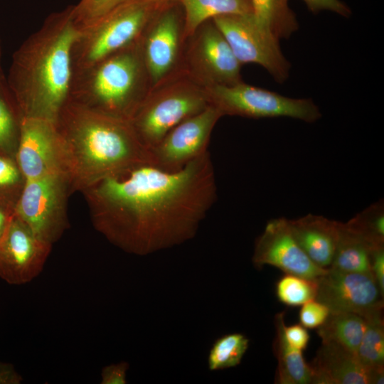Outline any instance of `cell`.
Wrapping results in <instances>:
<instances>
[{"mask_svg":"<svg viewBox=\"0 0 384 384\" xmlns=\"http://www.w3.org/2000/svg\"><path fill=\"white\" fill-rule=\"evenodd\" d=\"M81 193L95 229L122 250L144 256L192 239L217 199V183L207 151L180 170L142 164Z\"/></svg>","mask_w":384,"mask_h":384,"instance_id":"6da1fadb","label":"cell"},{"mask_svg":"<svg viewBox=\"0 0 384 384\" xmlns=\"http://www.w3.org/2000/svg\"><path fill=\"white\" fill-rule=\"evenodd\" d=\"M72 193L139 165L151 151L129 121L99 113L68 100L56 122Z\"/></svg>","mask_w":384,"mask_h":384,"instance_id":"7a4b0ae2","label":"cell"},{"mask_svg":"<svg viewBox=\"0 0 384 384\" xmlns=\"http://www.w3.org/2000/svg\"><path fill=\"white\" fill-rule=\"evenodd\" d=\"M80 30L69 6L49 15L18 52L14 92L21 118L56 123L70 98L72 53Z\"/></svg>","mask_w":384,"mask_h":384,"instance_id":"3957f363","label":"cell"},{"mask_svg":"<svg viewBox=\"0 0 384 384\" xmlns=\"http://www.w3.org/2000/svg\"><path fill=\"white\" fill-rule=\"evenodd\" d=\"M151 88L139 38L73 75L70 100L129 121Z\"/></svg>","mask_w":384,"mask_h":384,"instance_id":"277c9868","label":"cell"},{"mask_svg":"<svg viewBox=\"0 0 384 384\" xmlns=\"http://www.w3.org/2000/svg\"><path fill=\"white\" fill-rule=\"evenodd\" d=\"M209 105L207 89L183 71L151 88L129 122L151 151L172 128Z\"/></svg>","mask_w":384,"mask_h":384,"instance_id":"5b68a950","label":"cell"},{"mask_svg":"<svg viewBox=\"0 0 384 384\" xmlns=\"http://www.w3.org/2000/svg\"><path fill=\"white\" fill-rule=\"evenodd\" d=\"M159 8L130 0L80 28L72 53L73 75L137 41Z\"/></svg>","mask_w":384,"mask_h":384,"instance_id":"8992f818","label":"cell"},{"mask_svg":"<svg viewBox=\"0 0 384 384\" xmlns=\"http://www.w3.org/2000/svg\"><path fill=\"white\" fill-rule=\"evenodd\" d=\"M207 89L210 105L223 116L252 119L290 117L311 123L321 117L311 99H296L245 83L215 85Z\"/></svg>","mask_w":384,"mask_h":384,"instance_id":"52a82bcc","label":"cell"},{"mask_svg":"<svg viewBox=\"0 0 384 384\" xmlns=\"http://www.w3.org/2000/svg\"><path fill=\"white\" fill-rule=\"evenodd\" d=\"M71 193L63 174L26 180L14 214L36 236L53 245L70 226L68 200Z\"/></svg>","mask_w":384,"mask_h":384,"instance_id":"ba28073f","label":"cell"},{"mask_svg":"<svg viewBox=\"0 0 384 384\" xmlns=\"http://www.w3.org/2000/svg\"><path fill=\"white\" fill-rule=\"evenodd\" d=\"M175 3L159 8L139 38L151 88L184 71V15Z\"/></svg>","mask_w":384,"mask_h":384,"instance_id":"9c48e42d","label":"cell"},{"mask_svg":"<svg viewBox=\"0 0 384 384\" xmlns=\"http://www.w3.org/2000/svg\"><path fill=\"white\" fill-rule=\"evenodd\" d=\"M240 68L241 63L211 19L186 40L184 72L206 88L242 82Z\"/></svg>","mask_w":384,"mask_h":384,"instance_id":"30bf717a","label":"cell"},{"mask_svg":"<svg viewBox=\"0 0 384 384\" xmlns=\"http://www.w3.org/2000/svg\"><path fill=\"white\" fill-rule=\"evenodd\" d=\"M221 31L238 61L262 66L279 83L289 77L290 63L279 40L262 28L253 15H225L211 19Z\"/></svg>","mask_w":384,"mask_h":384,"instance_id":"8fae6325","label":"cell"},{"mask_svg":"<svg viewBox=\"0 0 384 384\" xmlns=\"http://www.w3.org/2000/svg\"><path fill=\"white\" fill-rule=\"evenodd\" d=\"M52 247L13 213L0 238V278L11 285L31 282L43 271Z\"/></svg>","mask_w":384,"mask_h":384,"instance_id":"7c38bea8","label":"cell"},{"mask_svg":"<svg viewBox=\"0 0 384 384\" xmlns=\"http://www.w3.org/2000/svg\"><path fill=\"white\" fill-rule=\"evenodd\" d=\"M15 159L25 181L58 174L67 177L56 123L22 117Z\"/></svg>","mask_w":384,"mask_h":384,"instance_id":"4fadbf2b","label":"cell"},{"mask_svg":"<svg viewBox=\"0 0 384 384\" xmlns=\"http://www.w3.org/2000/svg\"><path fill=\"white\" fill-rule=\"evenodd\" d=\"M223 115L213 105L172 128L151 150L152 164L166 171L184 167L206 151L212 132Z\"/></svg>","mask_w":384,"mask_h":384,"instance_id":"5bb4252c","label":"cell"},{"mask_svg":"<svg viewBox=\"0 0 384 384\" xmlns=\"http://www.w3.org/2000/svg\"><path fill=\"white\" fill-rule=\"evenodd\" d=\"M316 282L315 299L326 305L330 313L350 312L364 316L383 307V295L370 273L328 268Z\"/></svg>","mask_w":384,"mask_h":384,"instance_id":"9a60e30c","label":"cell"},{"mask_svg":"<svg viewBox=\"0 0 384 384\" xmlns=\"http://www.w3.org/2000/svg\"><path fill=\"white\" fill-rule=\"evenodd\" d=\"M252 261L256 268L274 266L285 274L316 279L327 269L315 265L299 246L292 235L288 219L269 220L255 242Z\"/></svg>","mask_w":384,"mask_h":384,"instance_id":"2e32d148","label":"cell"},{"mask_svg":"<svg viewBox=\"0 0 384 384\" xmlns=\"http://www.w3.org/2000/svg\"><path fill=\"white\" fill-rule=\"evenodd\" d=\"M339 223L311 213L288 220L292 235L299 246L315 265L324 269L331 265Z\"/></svg>","mask_w":384,"mask_h":384,"instance_id":"e0dca14e","label":"cell"},{"mask_svg":"<svg viewBox=\"0 0 384 384\" xmlns=\"http://www.w3.org/2000/svg\"><path fill=\"white\" fill-rule=\"evenodd\" d=\"M310 365L313 384H370L368 370L356 354L333 343H322Z\"/></svg>","mask_w":384,"mask_h":384,"instance_id":"ac0fdd59","label":"cell"},{"mask_svg":"<svg viewBox=\"0 0 384 384\" xmlns=\"http://www.w3.org/2000/svg\"><path fill=\"white\" fill-rule=\"evenodd\" d=\"M274 321L277 334L273 343V349L278 361L276 383L279 384L313 383V370L311 365L305 362L302 351L291 346L284 337V312L277 314Z\"/></svg>","mask_w":384,"mask_h":384,"instance_id":"d6986e66","label":"cell"},{"mask_svg":"<svg viewBox=\"0 0 384 384\" xmlns=\"http://www.w3.org/2000/svg\"><path fill=\"white\" fill-rule=\"evenodd\" d=\"M184 15V38L208 20L225 15L252 14L250 0H180Z\"/></svg>","mask_w":384,"mask_h":384,"instance_id":"ffe728a7","label":"cell"},{"mask_svg":"<svg viewBox=\"0 0 384 384\" xmlns=\"http://www.w3.org/2000/svg\"><path fill=\"white\" fill-rule=\"evenodd\" d=\"M373 247L346 223L340 222L336 246L329 268L371 274L370 252Z\"/></svg>","mask_w":384,"mask_h":384,"instance_id":"44dd1931","label":"cell"},{"mask_svg":"<svg viewBox=\"0 0 384 384\" xmlns=\"http://www.w3.org/2000/svg\"><path fill=\"white\" fill-rule=\"evenodd\" d=\"M366 328L363 316L350 312L330 313L317 328L322 343H333L356 354Z\"/></svg>","mask_w":384,"mask_h":384,"instance_id":"7402d4cb","label":"cell"},{"mask_svg":"<svg viewBox=\"0 0 384 384\" xmlns=\"http://www.w3.org/2000/svg\"><path fill=\"white\" fill-rule=\"evenodd\" d=\"M250 2L256 22L277 40L290 37L298 29V22L288 6V0H250Z\"/></svg>","mask_w":384,"mask_h":384,"instance_id":"603a6c76","label":"cell"},{"mask_svg":"<svg viewBox=\"0 0 384 384\" xmlns=\"http://www.w3.org/2000/svg\"><path fill=\"white\" fill-rule=\"evenodd\" d=\"M383 307L376 308L363 317L366 328L356 351L359 361L367 368L384 367Z\"/></svg>","mask_w":384,"mask_h":384,"instance_id":"cb8c5ba5","label":"cell"},{"mask_svg":"<svg viewBox=\"0 0 384 384\" xmlns=\"http://www.w3.org/2000/svg\"><path fill=\"white\" fill-rule=\"evenodd\" d=\"M248 346V338L240 333L219 337L210 349L208 356V369L218 370L239 365Z\"/></svg>","mask_w":384,"mask_h":384,"instance_id":"d4e9b609","label":"cell"},{"mask_svg":"<svg viewBox=\"0 0 384 384\" xmlns=\"http://www.w3.org/2000/svg\"><path fill=\"white\" fill-rule=\"evenodd\" d=\"M372 246L384 245V203L380 200L346 223Z\"/></svg>","mask_w":384,"mask_h":384,"instance_id":"484cf974","label":"cell"},{"mask_svg":"<svg viewBox=\"0 0 384 384\" xmlns=\"http://www.w3.org/2000/svg\"><path fill=\"white\" fill-rule=\"evenodd\" d=\"M25 184L14 156L0 154V208L13 214Z\"/></svg>","mask_w":384,"mask_h":384,"instance_id":"4316f807","label":"cell"},{"mask_svg":"<svg viewBox=\"0 0 384 384\" xmlns=\"http://www.w3.org/2000/svg\"><path fill=\"white\" fill-rule=\"evenodd\" d=\"M316 293V279H311L292 274H285L276 284V294L283 304L290 306H302L315 299Z\"/></svg>","mask_w":384,"mask_h":384,"instance_id":"83f0119b","label":"cell"},{"mask_svg":"<svg viewBox=\"0 0 384 384\" xmlns=\"http://www.w3.org/2000/svg\"><path fill=\"white\" fill-rule=\"evenodd\" d=\"M130 0H80L73 5L74 16L80 28L85 27Z\"/></svg>","mask_w":384,"mask_h":384,"instance_id":"f1b7e54d","label":"cell"},{"mask_svg":"<svg viewBox=\"0 0 384 384\" xmlns=\"http://www.w3.org/2000/svg\"><path fill=\"white\" fill-rule=\"evenodd\" d=\"M20 122H16L9 107L0 97V151L15 158Z\"/></svg>","mask_w":384,"mask_h":384,"instance_id":"f546056e","label":"cell"},{"mask_svg":"<svg viewBox=\"0 0 384 384\" xmlns=\"http://www.w3.org/2000/svg\"><path fill=\"white\" fill-rule=\"evenodd\" d=\"M330 314L328 307L315 299L302 304L299 311L300 324L307 329L318 328L321 326Z\"/></svg>","mask_w":384,"mask_h":384,"instance_id":"4dcf8cb0","label":"cell"},{"mask_svg":"<svg viewBox=\"0 0 384 384\" xmlns=\"http://www.w3.org/2000/svg\"><path fill=\"white\" fill-rule=\"evenodd\" d=\"M129 365L126 361L105 366L101 371V384H125Z\"/></svg>","mask_w":384,"mask_h":384,"instance_id":"1f68e13d","label":"cell"},{"mask_svg":"<svg viewBox=\"0 0 384 384\" xmlns=\"http://www.w3.org/2000/svg\"><path fill=\"white\" fill-rule=\"evenodd\" d=\"M308 9L314 14L321 11H330L341 16L348 17L351 15L350 9L340 0H302Z\"/></svg>","mask_w":384,"mask_h":384,"instance_id":"d6a6232c","label":"cell"},{"mask_svg":"<svg viewBox=\"0 0 384 384\" xmlns=\"http://www.w3.org/2000/svg\"><path fill=\"white\" fill-rule=\"evenodd\" d=\"M284 334L287 343L299 351L306 348L309 341V335L306 328L302 324L284 326Z\"/></svg>","mask_w":384,"mask_h":384,"instance_id":"836d02e7","label":"cell"},{"mask_svg":"<svg viewBox=\"0 0 384 384\" xmlns=\"http://www.w3.org/2000/svg\"><path fill=\"white\" fill-rule=\"evenodd\" d=\"M370 272L384 296V245L375 247L370 252Z\"/></svg>","mask_w":384,"mask_h":384,"instance_id":"e575fe53","label":"cell"},{"mask_svg":"<svg viewBox=\"0 0 384 384\" xmlns=\"http://www.w3.org/2000/svg\"><path fill=\"white\" fill-rule=\"evenodd\" d=\"M22 381V376L14 365L0 361V384H20Z\"/></svg>","mask_w":384,"mask_h":384,"instance_id":"d590c367","label":"cell"},{"mask_svg":"<svg viewBox=\"0 0 384 384\" xmlns=\"http://www.w3.org/2000/svg\"><path fill=\"white\" fill-rule=\"evenodd\" d=\"M11 215L12 214H10L0 208V238L6 229Z\"/></svg>","mask_w":384,"mask_h":384,"instance_id":"8d00e7d4","label":"cell"},{"mask_svg":"<svg viewBox=\"0 0 384 384\" xmlns=\"http://www.w3.org/2000/svg\"><path fill=\"white\" fill-rule=\"evenodd\" d=\"M147 1L158 7H161L169 3L180 1V0H147Z\"/></svg>","mask_w":384,"mask_h":384,"instance_id":"74e56055","label":"cell"}]
</instances>
